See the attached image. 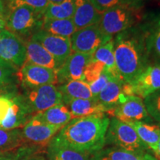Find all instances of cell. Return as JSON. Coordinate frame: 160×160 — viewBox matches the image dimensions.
<instances>
[{"mask_svg": "<svg viewBox=\"0 0 160 160\" xmlns=\"http://www.w3.org/2000/svg\"><path fill=\"white\" fill-rule=\"evenodd\" d=\"M124 84L121 79L111 77L104 88L95 97L98 102L107 109L108 113L111 116L113 115L116 107L125 95L123 93Z\"/></svg>", "mask_w": 160, "mask_h": 160, "instance_id": "2e32d148", "label": "cell"}, {"mask_svg": "<svg viewBox=\"0 0 160 160\" xmlns=\"http://www.w3.org/2000/svg\"><path fill=\"white\" fill-rule=\"evenodd\" d=\"M75 11L72 18L77 30L99 23L102 14L99 13L91 0H73Z\"/></svg>", "mask_w": 160, "mask_h": 160, "instance_id": "ac0fdd59", "label": "cell"}, {"mask_svg": "<svg viewBox=\"0 0 160 160\" xmlns=\"http://www.w3.org/2000/svg\"><path fill=\"white\" fill-rule=\"evenodd\" d=\"M64 0H48V2L51 4H58L63 2Z\"/></svg>", "mask_w": 160, "mask_h": 160, "instance_id": "7bdbcfd3", "label": "cell"}, {"mask_svg": "<svg viewBox=\"0 0 160 160\" xmlns=\"http://www.w3.org/2000/svg\"><path fill=\"white\" fill-rule=\"evenodd\" d=\"M74 11L75 5L73 0H64L58 4L50 3L44 13L43 19H72Z\"/></svg>", "mask_w": 160, "mask_h": 160, "instance_id": "484cf974", "label": "cell"}, {"mask_svg": "<svg viewBox=\"0 0 160 160\" xmlns=\"http://www.w3.org/2000/svg\"><path fill=\"white\" fill-rule=\"evenodd\" d=\"M57 88L62 97V103L71 99H89L93 98L89 85L81 80L67 82Z\"/></svg>", "mask_w": 160, "mask_h": 160, "instance_id": "603a6c76", "label": "cell"}, {"mask_svg": "<svg viewBox=\"0 0 160 160\" xmlns=\"http://www.w3.org/2000/svg\"><path fill=\"white\" fill-rule=\"evenodd\" d=\"M22 85L30 90L46 85L57 84V71L48 68L25 62L17 71Z\"/></svg>", "mask_w": 160, "mask_h": 160, "instance_id": "9c48e42d", "label": "cell"}, {"mask_svg": "<svg viewBox=\"0 0 160 160\" xmlns=\"http://www.w3.org/2000/svg\"><path fill=\"white\" fill-rule=\"evenodd\" d=\"M138 8L128 5H119L105 11L102 14L99 26L105 34H119L131 28L135 23Z\"/></svg>", "mask_w": 160, "mask_h": 160, "instance_id": "5b68a950", "label": "cell"}, {"mask_svg": "<svg viewBox=\"0 0 160 160\" xmlns=\"http://www.w3.org/2000/svg\"><path fill=\"white\" fill-rule=\"evenodd\" d=\"M0 59L18 69L26 60V47L23 39L7 29L0 33Z\"/></svg>", "mask_w": 160, "mask_h": 160, "instance_id": "30bf717a", "label": "cell"}, {"mask_svg": "<svg viewBox=\"0 0 160 160\" xmlns=\"http://www.w3.org/2000/svg\"><path fill=\"white\" fill-rule=\"evenodd\" d=\"M130 4H131V6H133V7H135V8H138V6H139V4L142 3L144 1H145V0H128Z\"/></svg>", "mask_w": 160, "mask_h": 160, "instance_id": "ab89813d", "label": "cell"}, {"mask_svg": "<svg viewBox=\"0 0 160 160\" xmlns=\"http://www.w3.org/2000/svg\"><path fill=\"white\" fill-rule=\"evenodd\" d=\"M7 1H11V0H7Z\"/></svg>", "mask_w": 160, "mask_h": 160, "instance_id": "ee69618b", "label": "cell"}, {"mask_svg": "<svg viewBox=\"0 0 160 160\" xmlns=\"http://www.w3.org/2000/svg\"><path fill=\"white\" fill-rule=\"evenodd\" d=\"M12 105V99L6 96L0 95V122L5 119Z\"/></svg>", "mask_w": 160, "mask_h": 160, "instance_id": "d590c367", "label": "cell"}, {"mask_svg": "<svg viewBox=\"0 0 160 160\" xmlns=\"http://www.w3.org/2000/svg\"><path fill=\"white\" fill-rule=\"evenodd\" d=\"M21 160H47L42 156H31V157H27Z\"/></svg>", "mask_w": 160, "mask_h": 160, "instance_id": "74e56055", "label": "cell"}, {"mask_svg": "<svg viewBox=\"0 0 160 160\" xmlns=\"http://www.w3.org/2000/svg\"><path fill=\"white\" fill-rule=\"evenodd\" d=\"M5 24H6V17H0V33L4 29H5Z\"/></svg>", "mask_w": 160, "mask_h": 160, "instance_id": "f35d334b", "label": "cell"}, {"mask_svg": "<svg viewBox=\"0 0 160 160\" xmlns=\"http://www.w3.org/2000/svg\"><path fill=\"white\" fill-rule=\"evenodd\" d=\"M43 15L28 6H20L8 11L5 29L22 39L41 29Z\"/></svg>", "mask_w": 160, "mask_h": 160, "instance_id": "277c9868", "label": "cell"}, {"mask_svg": "<svg viewBox=\"0 0 160 160\" xmlns=\"http://www.w3.org/2000/svg\"><path fill=\"white\" fill-rule=\"evenodd\" d=\"M105 70L106 68L103 63L93 58V59L86 67L84 72L82 81L88 85H90L99 79Z\"/></svg>", "mask_w": 160, "mask_h": 160, "instance_id": "4dcf8cb0", "label": "cell"}, {"mask_svg": "<svg viewBox=\"0 0 160 160\" xmlns=\"http://www.w3.org/2000/svg\"><path fill=\"white\" fill-rule=\"evenodd\" d=\"M18 68L0 59V88L12 82Z\"/></svg>", "mask_w": 160, "mask_h": 160, "instance_id": "d6a6232c", "label": "cell"}, {"mask_svg": "<svg viewBox=\"0 0 160 160\" xmlns=\"http://www.w3.org/2000/svg\"><path fill=\"white\" fill-rule=\"evenodd\" d=\"M145 42L148 57H152L160 64V17L155 20L147 31Z\"/></svg>", "mask_w": 160, "mask_h": 160, "instance_id": "83f0119b", "label": "cell"}, {"mask_svg": "<svg viewBox=\"0 0 160 160\" xmlns=\"http://www.w3.org/2000/svg\"><path fill=\"white\" fill-rule=\"evenodd\" d=\"M91 160H157L149 152H132L112 147L102 148L91 155Z\"/></svg>", "mask_w": 160, "mask_h": 160, "instance_id": "d6986e66", "label": "cell"}, {"mask_svg": "<svg viewBox=\"0 0 160 160\" xmlns=\"http://www.w3.org/2000/svg\"><path fill=\"white\" fill-rule=\"evenodd\" d=\"M8 13L7 4L5 0H0V17H6Z\"/></svg>", "mask_w": 160, "mask_h": 160, "instance_id": "8d00e7d4", "label": "cell"}, {"mask_svg": "<svg viewBox=\"0 0 160 160\" xmlns=\"http://www.w3.org/2000/svg\"><path fill=\"white\" fill-rule=\"evenodd\" d=\"M40 30L53 35L70 38L77 31V28L72 19H43Z\"/></svg>", "mask_w": 160, "mask_h": 160, "instance_id": "cb8c5ba5", "label": "cell"}, {"mask_svg": "<svg viewBox=\"0 0 160 160\" xmlns=\"http://www.w3.org/2000/svg\"><path fill=\"white\" fill-rule=\"evenodd\" d=\"M63 104L69 109L73 119L108 113L107 109L102 105L98 102L95 98L89 99H71L65 102Z\"/></svg>", "mask_w": 160, "mask_h": 160, "instance_id": "ffe728a7", "label": "cell"}, {"mask_svg": "<svg viewBox=\"0 0 160 160\" xmlns=\"http://www.w3.org/2000/svg\"><path fill=\"white\" fill-rule=\"evenodd\" d=\"M23 98L32 113L45 111L62 103V97L55 85H46L30 90Z\"/></svg>", "mask_w": 160, "mask_h": 160, "instance_id": "ba28073f", "label": "cell"}, {"mask_svg": "<svg viewBox=\"0 0 160 160\" xmlns=\"http://www.w3.org/2000/svg\"><path fill=\"white\" fill-rule=\"evenodd\" d=\"M113 48H114V42L113 39L99 47L93 54V58L103 63L107 71L109 72L113 77L120 79L116 65Z\"/></svg>", "mask_w": 160, "mask_h": 160, "instance_id": "d4e9b609", "label": "cell"}, {"mask_svg": "<svg viewBox=\"0 0 160 160\" xmlns=\"http://www.w3.org/2000/svg\"><path fill=\"white\" fill-rule=\"evenodd\" d=\"M25 143L22 131L19 129L4 130L0 128V151L8 152Z\"/></svg>", "mask_w": 160, "mask_h": 160, "instance_id": "f1b7e54d", "label": "cell"}, {"mask_svg": "<svg viewBox=\"0 0 160 160\" xmlns=\"http://www.w3.org/2000/svg\"><path fill=\"white\" fill-rule=\"evenodd\" d=\"M8 153V152L0 151V160H1L2 159H3V158L5 157V155H7Z\"/></svg>", "mask_w": 160, "mask_h": 160, "instance_id": "b9f144b4", "label": "cell"}, {"mask_svg": "<svg viewBox=\"0 0 160 160\" xmlns=\"http://www.w3.org/2000/svg\"><path fill=\"white\" fill-rule=\"evenodd\" d=\"M48 125L63 128L73 119L69 109L63 103L59 104L45 111L37 113L33 117Z\"/></svg>", "mask_w": 160, "mask_h": 160, "instance_id": "7402d4cb", "label": "cell"}, {"mask_svg": "<svg viewBox=\"0 0 160 160\" xmlns=\"http://www.w3.org/2000/svg\"><path fill=\"white\" fill-rule=\"evenodd\" d=\"M6 4H7L8 11L17 8L20 6L25 5L28 6L38 13L43 15L50 2L48 0H11V1H7Z\"/></svg>", "mask_w": 160, "mask_h": 160, "instance_id": "f546056e", "label": "cell"}, {"mask_svg": "<svg viewBox=\"0 0 160 160\" xmlns=\"http://www.w3.org/2000/svg\"><path fill=\"white\" fill-rule=\"evenodd\" d=\"M113 42L116 65L120 79L125 84L131 83L148 65L145 33L131 28L117 34Z\"/></svg>", "mask_w": 160, "mask_h": 160, "instance_id": "7a4b0ae2", "label": "cell"}, {"mask_svg": "<svg viewBox=\"0 0 160 160\" xmlns=\"http://www.w3.org/2000/svg\"><path fill=\"white\" fill-rule=\"evenodd\" d=\"M62 128L48 125L32 117L24 126L22 135L25 142H29L37 145L45 146Z\"/></svg>", "mask_w": 160, "mask_h": 160, "instance_id": "5bb4252c", "label": "cell"}, {"mask_svg": "<svg viewBox=\"0 0 160 160\" xmlns=\"http://www.w3.org/2000/svg\"><path fill=\"white\" fill-rule=\"evenodd\" d=\"M31 39L42 45L53 56L59 68L72 53L69 37H59L39 30L31 36Z\"/></svg>", "mask_w": 160, "mask_h": 160, "instance_id": "8fae6325", "label": "cell"}, {"mask_svg": "<svg viewBox=\"0 0 160 160\" xmlns=\"http://www.w3.org/2000/svg\"><path fill=\"white\" fill-rule=\"evenodd\" d=\"M160 90V64L148 65L131 83L124 84L125 95L137 96L145 99Z\"/></svg>", "mask_w": 160, "mask_h": 160, "instance_id": "8992f818", "label": "cell"}, {"mask_svg": "<svg viewBox=\"0 0 160 160\" xmlns=\"http://www.w3.org/2000/svg\"><path fill=\"white\" fill-rule=\"evenodd\" d=\"M105 144L132 152L145 153L150 151L148 148L138 137L133 128L116 117H112L110 119Z\"/></svg>", "mask_w": 160, "mask_h": 160, "instance_id": "3957f363", "label": "cell"}, {"mask_svg": "<svg viewBox=\"0 0 160 160\" xmlns=\"http://www.w3.org/2000/svg\"><path fill=\"white\" fill-rule=\"evenodd\" d=\"M31 114V111L26 105L23 97L13 98L5 118L0 122V128L13 130L23 128L33 117Z\"/></svg>", "mask_w": 160, "mask_h": 160, "instance_id": "9a60e30c", "label": "cell"}, {"mask_svg": "<svg viewBox=\"0 0 160 160\" xmlns=\"http://www.w3.org/2000/svg\"><path fill=\"white\" fill-rule=\"evenodd\" d=\"M26 60L25 62L48 68L57 71L59 68L57 61L42 45L35 40H28L25 43Z\"/></svg>", "mask_w": 160, "mask_h": 160, "instance_id": "e0dca14e", "label": "cell"}, {"mask_svg": "<svg viewBox=\"0 0 160 160\" xmlns=\"http://www.w3.org/2000/svg\"><path fill=\"white\" fill-rule=\"evenodd\" d=\"M91 2L94 6L96 10L101 14H102L104 12L107 10L116 7V6H131L128 0H91Z\"/></svg>", "mask_w": 160, "mask_h": 160, "instance_id": "836d02e7", "label": "cell"}, {"mask_svg": "<svg viewBox=\"0 0 160 160\" xmlns=\"http://www.w3.org/2000/svg\"><path fill=\"white\" fill-rule=\"evenodd\" d=\"M156 159L157 160H160V139H159V147H158V151L157 153L154 155Z\"/></svg>", "mask_w": 160, "mask_h": 160, "instance_id": "60d3db41", "label": "cell"}, {"mask_svg": "<svg viewBox=\"0 0 160 160\" xmlns=\"http://www.w3.org/2000/svg\"><path fill=\"white\" fill-rule=\"evenodd\" d=\"M133 128L142 142L153 151V154L157 153L160 139V126L151 125L145 122H133L128 123Z\"/></svg>", "mask_w": 160, "mask_h": 160, "instance_id": "44dd1931", "label": "cell"}, {"mask_svg": "<svg viewBox=\"0 0 160 160\" xmlns=\"http://www.w3.org/2000/svg\"><path fill=\"white\" fill-rule=\"evenodd\" d=\"M112 117L129 123L145 121L149 119L150 116L142 98L133 95H124L113 111Z\"/></svg>", "mask_w": 160, "mask_h": 160, "instance_id": "7c38bea8", "label": "cell"}, {"mask_svg": "<svg viewBox=\"0 0 160 160\" xmlns=\"http://www.w3.org/2000/svg\"><path fill=\"white\" fill-rule=\"evenodd\" d=\"M72 52L92 54L110 40L113 37L104 33L99 24L78 29L70 37Z\"/></svg>", "mask_w": 160, "mask_h": 160, "instance_id": "52a82bcc", "label": "cell"}, {"mask_svg": "<svg viewBox=\"0 0 160 160\" xmlns=\"http://www.w3.org/2000/svg\"><path fill=\"white\" fill-rule=\"evenodd\" d=\"M144 103L150 117L160 123V90L145 98Z\"/></svg>", "mask_w": 160, "mask_h": 160, "instance_id": "1f68e13d", "label": "cell"}, {"mask_svg": "<svg viewBox=\"0 0 160 160\" xmlns=\"http://www.w3.org/2000/svg\"><path fill=\"white\" fill-rule=\"evenodd\" d=\"M92 59V54L72 52L57 71V83L62 85L73 80L82 81L85 70Z\"/></svg>", "mask_w": 160, "mask_h": 160, "instance_id": "4fadbf2b", "label": "cell"}, {"mask_svg": "<svg viewBox=\"0 0 160 160\" xmlns=\"http://www.w3.org/2000/svg\"><path fill=\"white\" fill-rule=\"evenodd\" d=\"M48 160H91V154L81 153L50 142L48 149Z\"/></svg>", "mask_w": 160, "mask_h": 160, "instance_id": "4316f807", "label": "cell"}, {"mask_svg": "<svg viewBox=\"0 0 160 160\" xmlns=\"http://www.w3.org/2000/svg\"><path fill=\"white\" fill-rule=\"evenodd\" d=\"M111 77H113V76L109 72H108L107 70H105V72L101 75V77L99 79L93 82V83L88 85L93 98L97 97L100 93V91L104 88V87L106 85V84L108 83V82L109 81L110 78Z\"/></svg>", "mask_w": 160, "mask_h": 160, "instance_id": "e575fe53", "label": "cell"}, {"mask_svg": "<svg viewBox=\"0 0 160 160\" xmlns=\"http://www.w3.org/2000/svg\"><path fill=\"white\" fill-rule=\"evenodd\" d=\"M109 123L105 113L73 118L50 142L91 155L105 146Z\"/></svg>", "mask_w": 160, "mask_h": 160, "instance_id": "6da1fadb", "label": "cell"}]
</instances>
